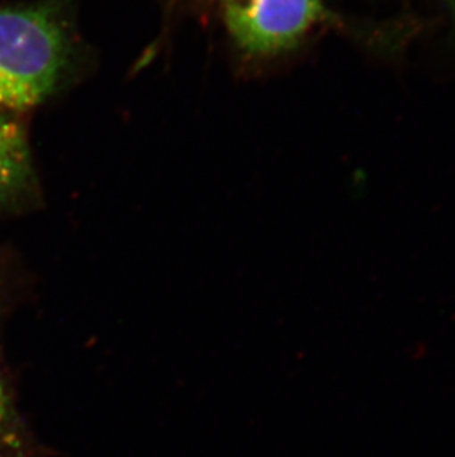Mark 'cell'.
<instances>
[{"mask_svg":"<svg viewBox=\"0 0 455 457\" xmlns=\"http://www.w3.org/2000/svg\"><path fill=\"white\" fill-rule=\"evenodd\" d=\"M227 29L250 55L293 48L322 15L319 0H224Z\"/></svg>","mask_w":455,"mask_h":457,"instance_id":"2","label":"cell"},{"mask_svg":"<svg viewBox=\"0 0 455 457\" xmlns=\"http://www.w3.org/2000/svg\"><path fill=\"white\" fill-rule=\"evenodd\" d=\"M33 177L26 134L17 121L0 112V204L21 195Z\"/></svg>","mask_w":455,"mask_h":457,"instance_id":"3","label":"cell"},{"mask_svg":"<svg viewBox=\"0 0 455 457\" xmlns=\"http://www.w3.org/2000/svg\"><path fill=\"white\" fill-rule=\"evenodd\" d=\"M0 443L9 445L13 450H27V438L20 434L17 414L9 400L4 380L0 378Z\"/></svg>","mask_w":455,"mask_h":457,"instance_id":"4","label":"cell"},{"mask_svg":"<svg viewBox=\"0 0 455 457\" xmlns=\"http://www.w3.org/2000/svg\"><path fill=\"white\" fill-rule=\"evenodd\" d=\"M71 56L70 36L51 6L0 8V107L26 110L60 85Z\"/></svg>","mask_w":455,"mask_h":457,"instance_id":"1","label":"cell"}]
</instances>
